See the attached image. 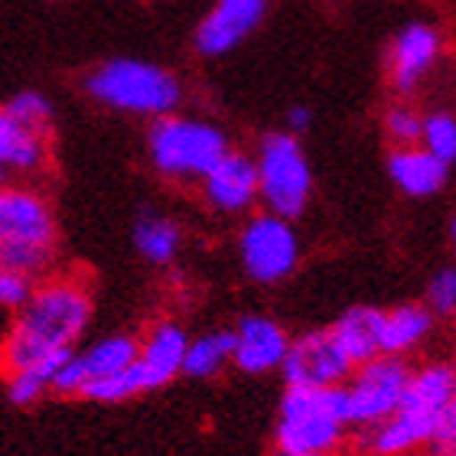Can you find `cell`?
<instances>
[{"instance_id":"cell-1","label":"cell","mask_w":456,"mask_h":456,"mask_svg":"<svg viewBox=\"0 0 456 456\" xmlns=\"http://www.w3.org/2000/svg\"><path fill=\"white\" fill-rule=\"evenodd\" d=\"M92 323V297L82 284L49 281L33 287L29 300L0 342V369L20 371L56 352H72Z\"/></svg>"},{"instance_id":"cell-2","label":"cell","mask_w":456,"mask_h":456,"mask_svg":"<svg viewBox=\"0 0 456 456\" xmlns=\"http://www.w3.org/2000/svg\"><path fill=\"white\" fill-rule=\"evenodd\" d=\"M456 404V371L450 362H430L408 375L398 411L375 428H365L359 447L365 456H411L428 447L440 414Z\"/></svg>"},{"instance_id":"cell-3","label":"cell","mask_w":456,"mask_h":456,"mask_svg":"<svg viewBox=\"0 0 456 456\" xmlns=\"http://www.w3.org/2000/svg\"><path fill=\"white\" fill-rule=\"evenodd\" d=\"M349 428V404L336 388H287L277 411V453L333 456Z\"/></svg>"},{"instance_id":"cell-4","label":"cell","mask_w":456,"mask_h":456,"mask_svg":"<svg viewBox=\"0 0 456 456\" xmlns=\"http://www.w3.org/2000/svg\"><path fill=\"white\" fill-rule=\"evenodd\" d=\"M98 105L141 118H167L183 105V86L170 69L143 59H108L86 78Z\"/></svg>"},{"instance_id":"cell-5","label":"cell","mask_w":456,"mask_h":456,"mask_svg":"<svg viewBox=\"0 0 456 456\" xmlns=\"http://www.w3.org/2000/svg\"><path fill=\"white\" fill-rule=\"evenodd\" d=\"M153 167L167 180L202 183L206 173L228 153V137L209 121L200 118H153L151 134H147Z\"/></svg>"},{"instance_id":"cell-6","label":"cell","mask_w":456,"mask_h":456,"mask_svg":"<svg viewBox=\"0 0 456 456\" xmlns=\"http://www.w3.org/2000/svg\"><path fill=\"white\" fill-rule=\"evenodd\" d=\"M255 170L257 200L265 202V212L287 222L300 219L314 196V170L294 134L271 131L267 137H261Z\"/></svg>"},{"instance_id":"cell-7","label":"cell","mask_w":456,"mask_h":456,"mask_svg":"<svg viewBox=\"0 0 456 456\" xmlns=\"http://www.w3.org/2000/svg\"><path fill=\"white\" fill-rule=\"evenodd\" d=\"M408 375V362L395 355H379L365 365H355L342 385L346 404H349V428L365 430L388 420L398 411Z\"/></svg>"},{"instance_id":"cell-8","label":"cell","mask_w":456,"mask_h":456,"mask_svg":"<svg viewBox=\"0 0 456 456\" xmlns=\"http://www.w3.org/2000/svg\"><path fill=\"white\" fill-rule=\"evenodd\" d=\"M238 255L241 267L257 284H281L284 277L294 274L300 261V238L294 232V222L277 219L271 212H261L248 219L238 238Z\"/></svg>"},{"instance_id":"cell-9","label":"cell","mask_w":456,"mask_h":456,"mask_svg":"<svg viewBox=\"0 0 456 456\" xmlns=\"http://www.w3.org/2000/svg\"><path fill=\"white\" fill-rule=\"evenodd\" d=\"M137 352H141L137 336H127V333L105 336V339L92 342L88 349L72 352L66 365L53 375L49 391H56L62 398H82V391H86L92 381L111 379V375L124 371L127 365H134V362H137Z\"/></svg>"},{"instance_id":"cell-10","label":"cell","mask_w":456,"mask_h":456,"mask_svg":"<svg viewBox=\"0 0 456 456\" xmlns=\"http://www.w3.org/2000/svg\"><path fill=\"white\" fill-rule=\"evenodd\" d=\"M281 371H284L287 388H336V385H346L352 365L333 342L330 330H314L290 339Z\"/></svg>"},{"instance_id":"cell-11","label":"cell","mask_w":456,"mask_h":456,"mask_svg":"<svg viewBox=\"0 0 456 456\" xmlns=\"http://www.w3.org/2000/svg\"><path fill=\"white\" fill-rule=\"evenodd\" d=\"M0 245L56 248V216L29 186H0Z\"/></svg>"},{"instance_id":"cell-12","label":"cell","mask_w":456,"mask_h":456,"mask_svg":"<svg viewBox=\"0 0 456 456\" xmlns=\"http://www.w3.org/2000/svg\"><path fill=\"white\" fill-rule=\"evenodd\" d=\"M267 4L271 0H216L196 29V53L206 59L228 56L265 23Z\"/></svg>"},{"instance_id":"cell-13","label":"cell","mask_w":456,"mask_h":456,"mask_svg":"<svg viewBox=\"0 0 456 456\" xmlns=\"http://www.w3.org/2000/svg\"><path fill=\"white\" fill-rule=\"evenodd\" d=\"M290 336L271 316H241L232 330V365L245 375L281 371Z\"/></svg>"},{"instance_id":"cell-14","label":"cell","mask_w":456,"mask_h":456,"mask_svg":"<svg viewBox=\"0 0 456 456\" xmlns=\"http://www.w3.org/2000/svg\"><path fill=\"white\" fill-rule=\"evenodd\" d=\"M440 53H444V37H440L437 27H430V23H408V27L398 29V37H395L388 53V72L401 95H411L430 76V69L437 66Z\"/></svg>"},{"instance_id":"cell-15","label":"cell","mask_w":456,"mask_h":456,"mask_svg":"<svg viewBox=\"0 0 456 456\" xmlns=\"http://www.w3.org/2000/svg\"><path fill=\"white\" fill-rule=\"evenodd\" d=\"M202 192L212 209L238 216L257 202V170L255 160L245 153L228 151L202 180Z\"/></svg>"},{"instance_id":"cell-16","label":"cell","mask_w":456,"mask_h":456,"mask_svg":"<svg viewBox=\"0 0 456 456\" xmlns=\"http://www.w3.org/2000/svg\"><path fill=\"white\" fill-rule=\"evenodd\" d=\"M388 173L391 183L398 186L404 196L411 200H430L444 192L450 180V167L444 160H437L434 153H428L424 147H398L388 157Z\"/></svg>"},{"instance_id":"cell-17","label":"cell","mask_w":456,"mask_h":456,"mask_svg":"<svg viewBox=\"0 0 456 456\" xmlns=\"http://www.w3.org/2000/svg\"><path fill=\"white\" fill-rule=\"evenodd\" d=\"M381 316L385 310H375V306H349L330 326V336L349 359L352 369L381 355Z\"/></svg>"},{"instance_id":"cell-18","label":"cell","mask_w":456,"mask_h":456,"mask_svg":"<svg viewBox=\"0 0 456 456\" xmlns=\"http://www.w3.org/2000/svg\"><path fill=\"white\" fill-rule=\"evenodd\" d=\"M190 346V333L173 320H163L151 330V336L141 342L137 362L143 365V371L153 379L157 388H167L176 375H183V355Z\"/></svg>"},{"instance_id":"cell-19","label":"cell","mask_w":456,"mask_h":456,"mask_svg":"<svg viewBox=\"0 0 456 456\" xmlns=\"http://www.w3.org/2000/svg\"><path fill=\"white\" fill-rule=\"evenodd\" d=\"M46 157V141L37 137V134L23 131L0 108V186L13 183V176H27V173L43 170Z\"/></svg>"},{"instance_id":"cell-20","label":"cell","mask_w":456,"mask_h":456,"mask_svg":"<svg viewBox=\"0 0 456 456\" xmlns=\"http://www.w3.org/2000/svg\"><path fill=\"white\" fill-rule=\"evenodd\" d=\"M434 320L437 316L424 304H401L388 310L381 316V355L404 359L408 352L428 342V336L434 333Z\"/></svg>"},{"instance_id":"cell-21","label":"cell","mask_w":456,"mask_h":456,"mask_svg":"<svg viewBox=\"0 0 456 456\" xmlns=\"http://www.w3.org/2000/svg\"><path fill=\"white\" fill-rule=\"evenodd\" d=\"M183 232L170 216H160L153 209H143L134 222V248L141 251L143 261L163 267L170 265L173 257L180 255Z\"/></svg>"},{"instance_id":"cell-22","label":"cell","mask_w":456,"mask_h":456,"mask_svg":"<svg viewBox=\"0 0 456 456\" xmlns=\"http://www.w3.org/2000/svg\"><path fill=\"white\" fill-rule=\"evenodd\" d=\"M225 365H232V330H216L190 339L183 355V375L196 381L216 379Z\"/></svg>"},{"instance_id":"cell-23","label":"cell","mask_w":456,"mask_h":456,"mask_svg":"<svg viewBox=\"0 0 456 456\" xmlns=\"http://www.w3.org/2000/svg\"><path fill=\"white\" fill-rule=\"evenodd\" d=\"M147 391H157V385H153V379L143 371L141 362H134V365H127L124 371L111 375V379L92 381V385L82 391V398L98 401V404H121V401H131V398H137V395H147Z\"/></svg>"},{"instance_id":"cell-24","label":"cell","mask_w":456,"mask_h":456,"mask_svg":"<svg viewBox=\"0 0 456 456\" xmlns=\"http://www.w3.org/2000/svg\"><path fill=\"white\" fill-rule=\"evenodd\" d=\"M4 111H7V118H13L23 131L37 134V137H43V141L53 134L56 111H53V102H49L43 92H33V88H27V92H17V95L4 105Z\"/></svg>"},{"instance_id":"cell-25","label":"cell","mask_w":456,"mask_h":456,"mask_svg":"<svg viewBox=\"0 0 456 456\" xmlns=\"http://www.w3.org/2000/svg\"><path fill=\"white\" fill-rule=\"evenodd\" d=\"M420 141H424V151L450 167L456 160V118L450 111L428 114L420 124Z\"/></svg>"},{"instance_id":"cell-26","label":"cell","mask_w":456,"mask_h":456,"mask_svg":"<svg viewBox=\"0 0 456 456\" xmlns=\"http://www.w3.org/2000/svg\"><path fill=\"white\" fill-rule=\"evenodd\" d=\"M46 391H49V381L43 379L37 369L10 371L7 375V398H10V404H17V408H33V404H39Z\"/></svg>"},{"instance_id":"cell-27","label":"cell","mask_w":456,"mask_h":456,"mask_svg":"<svg viewBox=\"0 0 456 456\" xmlns=\"http://www.w3.org/2000/svg\"><path fill=\"white\" fill-rule=\"evenodd\" d=\"M420 124H424V114H418L411 105H395L385 114V131L398 147H418Z\"/></svg>"},{"instance_id":"cell-28","label":"cell","mask_w":456,"mask_h":456,"mask_svg":"<svg viewBox=\"0 0 456 456\" xmlns=\"http://www.w3.org/2000/svg\"><path fill=\"white\" fill-rule=\"evenodd\" d=\"M428 310L434 316H453L456 310V271L453 267H444L434 274L428 287Z\"/></svg>"},{"instance_id":"cell-29","label":"cell","mask_w":456,"mask_h":456,"mask_svg":"<svg viewBox=\"0 0 456 456\" xmlns=\"http://www.w3.org/2000/svg\"><path fill=\"white\" fill-rule=\"evenodd\" d=\"M430 456H453L456 453V404H450L444 414H440L437 428L428 440Z\"/></svg>"},{"instance_id":"cell-30","label":"cell","mask_w":456,"mask_h":456,"mask_svg":"<svg viewBox=\"0 0 456 456\" xmlns=\"http://www.w3.org/2000/svg\"><path fill=\"white\" fill-rule=\"evenodd\" d=\"M29 294H33V281L0 267V306L4 310H20L29 300Z\"/></svg>"},{"instance_id":"cell-31","label":"cell","mask_w":456,"mask_h":456,"mask_svg":"<svg viewBox=\"0 0 456 456\" xmlns=\"http://www.w3.org/2000/svg\"><path fill=\"white\" fill-rule=\"evenodd\" d=\"M314 124V108H306V105H294L290 111H287V134H304L306 127Z\"/></svg>"},{"instance_id":"cell-32","label":"cell","mask_w":456,"mask_h":456,"mask_svg":"<svg viewBox=\"0 0 456 456\" xmlns=\"http://www.w3.org/2000/svg\"><path fill=\"white\" fill-rule=\"evenodd\" d=\"M277 456H306V453H277Z\"/></svg>"},{"instance_id":"cell-33","label":"cell","mask_w":456,"mask_h":456,"mask_svg":"<svg viewBox=\"0 0 456 456\" xmlns=\"http://www.w3.org/2000/svg\"><path fill=\"white\" fill-rule=\"evenodd\" d=\"M428 456H430V453H428Z\"/></svg>"}]
</instances>
